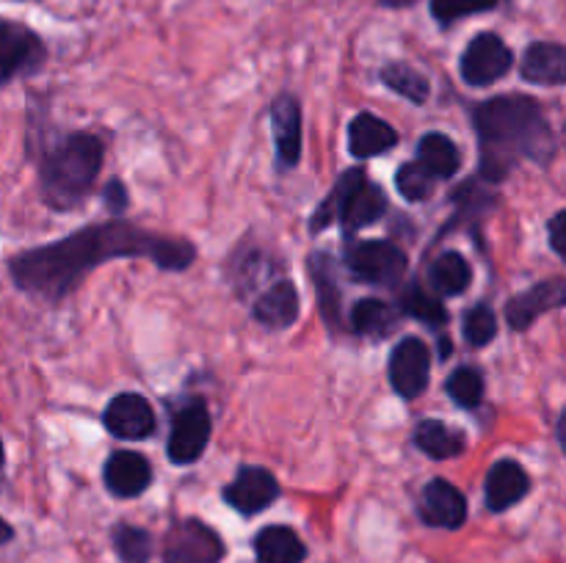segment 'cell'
<instances>
[{
    "instance_id": "7402d4cb",
    "label": "cell",
    "mask_w": 566,
    "mask_h": 563,
    "mask_svg": "<svg viewBox=\"0 0 566 563\" xmlns=\"http://www.w3.org/2000/svg\"><path fill=\"white\" fill-rule=\"evenodd\" d=\"M415 447L434 461H448L468 450V439L459 428H451L442 419H420L412 434Z\"/></svg>"
},
{
    "instance_id": "6da1fadb",
    "label": "cell",
    "mask_w": 566,
    "mask_h": 563,
    "mask_svg": "<svg viewBox=\"0 0 566 563\" xmlns=\"http://www.w3.org/2000/svg\"><path fill=\"white\" fill-rule=\"evenodd\" d=\"M127 257L149 259L164 270H186L193 265L197 248L182 237L158 235L114 219L17 254L9 259V274L22 293L55 304L70 296L97 265Z\"/></svg>"
},
{
    "instance_id": "f35d334b",
    "label": "cell",
    "mask_w": 566,
    "mask_h": 563,
    "mask_svg": "<svg viewBox=\"0 0 566 563\" xmlns=\"http://www.w3.org/2000/svg\"><path fill=\"white\" fill-rule=\"evenodd\" d=\"M3 458H6V450H3V442H0V467H3Z\"/></svg>"
},
{
    "instance_id": "ffe728a7",
    "label": "cell",
    "mask_w": 566,
    "mask_h": 563,
    "mask_svg": "<svg viewBox=\"0 0 566 563\" xmlns=\"http://www.w3.org/2000/svg\"><path fill=\"white\" fill-rule=\"evenodd\" d=\"M520 77L536 86H564L566 47L558 42H531L520 64Z\"/></svg>"
},
{
    "instance_id": "9a60e30c",
    "label": "cell",
    "mask_w": 566,
    "mask_h": 563,
    "mask_svg": "<svg viewBox=\"0 0 566 563\" xmlns=\"http://www.w3.org/2000/svg\"><path fill=\"white\" fill-rule=\"evenodd\" d=\"M271 132H274L276 163L296 169L302 160V105L293 94H280L271 105Z\"/></svg>"
},
{
    "instance_id": "cb8c5ba5",
    "label": "cell",
    "mask_w": 566,
    "mask_h": 563,
    "mask_svg": "<svg viewBox=\"0 0 566 563\" xmlns=\"http://www.w3.org/2000/svg\"><path fill=\"white\" fill-rule=\"evenodd\" d=\"M418 163L426 166L437 180H451L462 169V149L446 132H426L418 144Z\"/></svg>"
},
{
    "instance_id": "7a4b0ae2",
    "label": "cell",
    "mask_w": 566,
    "mask_h": 563,
    "mask_svg": "<svg viewBox=\"0 0 566 563\" xmlns=\"http://www.w3.org/2000/svg\"><path fill=\"white\" fill-rule=\"evenodd\" d=\"M475 138L481 147V174L497 182L517 160L551 166L558 152L556 132L542 103L528 94H501L473 108Z\"/></svg>"
},
{
    "instance_id": "5b68a950",
    "label": "cell",
    "mask_w": 566,
    "mask_h": 563,
    "mask_svg": "<svg viewBox=\"0 0 566 563\" xmlns=\"http://www.w3.org/2000/svg\"><path fill=\"white\" fill-rule=\"evenodd\" d=\"M346 268L363 285L396 287L407 276L409 257L392 241H352L346 246Z\"/></svg>"
},
{
    "instance_id": "d590c367",
    "label": "cell",
    "mask_w": 566,
    "mask_h": 563,
    "mask_svg": "<svg viewBox=\"0 0 566 563\" xmlns=\"http://www.w3.org/2000/svg\"><path fill=\"white\" fill-rule=\"evenodd\" d=\"M11 539H14V528L6 519H0V544H9Z\"/></svg>"
},
{
    "instance_id": "2e32d148",
    "label": "cell",
    "mask_w": 566,
    "mask_h": 563,
    "mask_svg": "<svg viewBox=\"0 0 566 563\" xmlns=\"http://www.w3.org/2000/svg\"><path fill=\"white\" fill-rule=\"evenodd\" d=\"M531 491V478L523 469V464H517L514 458H501V461L492 464V469L486 472L484 484V500L486 508L492 513H503L509 508H514L517 502H523Z\"/></svg>"
},
{
    "instance_id": "f1b7e54d",
    "label": "cell",
    "mask_w": 566,
    "mask_h": 563,
    "mask_svg": "<svg viewBox=\"0 0 566 563\" xmlns=\"http://www.w3.org/2000/svg\"><path fill=\"white\" fill-rule=\"evenodd\" d=\"M446 392L457 406L479 408L484 401V373L473 364H462L446 381Z\"/></svg>"
},
{
    "instance_id": "7c38bea8",
    "label": "cell",
    "mask_w": 566,
    "mask_h": 563,
    "mask_svg": "<svg viewBox=\"0 0 566 563\" xmlns=\"http://www.w3.org/2000/svg\"><path fill=\"white\" fill-rule=\"evenodd\" d=\"M103 423L108 428V434H114L116 439L142 442L155 434L158 419H155L153 403L147 397L138 395V392H119L105 406Z\"/></svg>"
},
{
    "instance_id": "ac0fdd59",
    "label": "cell",
    "mask_w": 566,
    "mask_h": 563,
    "mask_svg": "<svg viewBox=\"0 0 566 563\" xmlns=\"http://www.w3.org/2000/svg\"><path fill=\"white\" fill-rule=\"evenodd\" d=\"M398 147V130L390 121L379 119L376 114H359L354 116L348 125V152L359 160L379 158V155L390 152Z\"/></svg>"
},
{
    "instance_id": "9c48e42d",
    "label": "cell",
    "mask_w": 566,
    "mask_h": 563,
    "mask_svg": "<svg viewBox=\"0 0 566 563\" xmlns=\"http://www.w3.org/2000/svg\"><path fill=\"white\" fill-rule=\"evenodd\" d=\"M514 66V53L506 42H503L497 33L484 31L479 36L470 39V44L462 53V81L468 86H492L501 77L509 75V70Z\"/></svg>"
},
{
    "instance_id": "3957f363",
    "label": "cell",
    "mask_w": 566,
    "mask_h": 563,
    "mask_svg": "<svg viewBox=\"0 0 566 563\" xmlns=\"http://www.w3.org/2000/svg\"><path fill=\"white\" fill-rule=\"evenodd\" d=\"M105 149L94 132H66L39 160V191L48 208L72 210L88 196L103 169Z\"/></svg>"
},
{
    "instance_id": "1f68e13d",
    "label": "cell",
    "mask_w": 566,
    "mask_h": 563,
    "mask_svg": "<svg viewBox=\"0 0 566 563\" xmlns=\"http://www.w3.org/2000/svg\"><path fill=\"white\" fill-rule=\"evenodd\" d=\"M501 3H506V0H431L429 9L431 17H434L442 28H448L453 25V22L464 20V17L484 14V11L497 9Z\"/></svg>"
},
{
    "instance_id": "d6a6232c",
    "label": "cell",
    "mask_w": 566,
    "mask_h": 563,
    "mask_svg": "<svg viewBox=\"0 0 566 563\" xmlns=\"http://www.w3.org/2000/svg\"><path fill=\"white\" fill-rule=\"evenodd\" d=\"M462 334L464 340H468V346L473 348L490 346L497 334V315L492 312L486 304H479V307H473L468 315H464Z\"/></svg>"
},
{
    "instance_id": "4fadbf2b",
    "label": "cell",
    "mask_w": 566,
    "mask_h": 563,
    "mask_svg": "<svg viewBox=\"0 0 566 563\" xmlns=\"http://www.w3.org/2000/svg\"><path fill=\"white\" fill-rule=\"evenodd\" d=\"M418 511L429 528L459 530L468 522V497L451 480L434 478L426 484Z\"/></svg>"
},
{
    "instance_id": "f546056e",
    "label": "cell",
    "mask_w": 566,
    "mask_h": 563,
    "mask_svg": "<svg viewBox=\"0 0 566 563\" xmlns=\"http://www.w3.org/2000/svg\"><path fill=\"white\" fill-rule=\"evenodd\" d=\"M111 541H114L116 555L125 563H147L153 555V535L136 524L119 522L111 530Z\"/></svg>"
},
{
    "instance_id": "836d02e7",
    "label": "cell",
    "mask_w": 566,
    "mask_h": 563,
    "mask_svg": "<svg viewBox=\"0 0 566 563\" xmlns=\"http://www.w3.org/2000/svg\"><path fill=\"white\" fill-rule=\"evenodd\" d=\"M103 202L105 208H108L111 215H122L127 210V204H130V196H127V185L122 180H108L103 188Z\"/></svg>"
},
{
    "instance_id": "74e56055",
    "label": "cell",
    "mask_w": 566,
    "mask_h": 563,
    "mask_svg": "<svg viewBox=\"0 0 566 563\" xmlns=\"http://www.w3.org/2000/svg\"><path fill=\"white\" fill-rule=\"evenodd\" d=\"M440 357L442 359L451 357V340H446V337H442V340H440Z\"/></svg>"
},
{
    "instance_id": "e575fe53",
    "label": "cell",
    "mask_w": 566,
    "mask_h": 563,
    "mask_svg": "<svg viewBox=\"0 0 566 563\" xmlns=\"http://www.w3.org/2000/svg\"><path fill=\"white\" fill-rule=\"evenodd\" d=\"M564 210H558L551 221H547V232H551V246L558 257H564V246H562V237H564Z\"/></svg>"
},
{
    "instance_id": "44dd1931",
    "label": "cell",
    "mask_w": 566,
    "mask_h": 563,
    "mask_svg": "<svg viewBox=\"0 0 566 563\" xmlns=\"http://www.w3.org/2000/svg\"><path fill=\"white\" fill-rule=\"evenodd\" d=\"M254 561L258 563H304L307 544L287 524H269L254 535Z\"/></svg>"
},
{
    "instance_id": "8992f818",
    "label": "cell",
    "mask_w": 566,
    "mask_h": 563,
    "mask_svg": "<svg viewBox=\"0 0 566 563\" xmlns=\"http://www.w3.org/2000/svg\"><path fill=\"white\" fill-rule=\"evenodd\" d=\"M210 431V408L205 403V397H191L186 406L177 408L175 419H171V434L166 442V456L177 467H188V464H197L202 458V453L208 450Z\"/></svg>"
},
{
    "instance_id": "52a82bcc",
    "label": "cell",
    "mask_w": 566,
    "mask_h": 563,
    "mask_svg": "<svg viewBox=\"0 0 566 563\" xmlns=\"http://www.w3.org/2000/svg\"><path fill=\"white\" fill-rule=\"evenodd\" d=\"M48 59L42 36L22 22L0 20V86L14 77L33 75Z\"/></svg>"
},
{
    "instance_id": "d6986e66",
    "label": "cell",
    "mask_w": 566,
    "mask_h": 563,
    "mask_svg": "<svg viewBox=\"0 0 566 563\" xmlns=\"http://www.w3.org/2000/svg\"><path fill=\"white\" fill-rule=\"evenodd\" d=\"M298 290L291 279H276L258 301L252 304V318L265 329H291L298 320Z\"/></svg>"
},
{
    "instance_id": "8d00e7d4",
    "label": "cell",
    "mask_w": 566,
    "mask_h": 563,
    "mask_svg": "<svg viewBox=\"0 0 566 563\" xmlns=\"http://www.w3.org/2000/svg\"><path fill=\"white\" fill-rule=\"evenodd\" d=\"M412 3H418V0H379V6H385V9H407Z\"/></svg>"
},
{
    "instance_id": "83f0119b",
    "label": "cell",
    "mask_w": 566,
    "mask_h": 563,
    "mask_svg": "<svg viewBox=\"0 0 566 563\" xmlns=\"http://www.w3.org/2000/svg\"><path fill=\"white\" fill-rule=\"evenodd\" d=\"M398 309L409 318L420 320V323H429V326H442L448 320V309L434 293H429L426 287H420L418 282L403 287L401 293V301H398Z\"/></svg>"
},
{
    "instance_id": "d4e9b609",
    "label": "cell",
    "mask_w": 566,
    "mask_h": 563,
    "mask_svg": "<svg viewBox=\"0 0 566 563\" xmlns=\"http://www.w3.org/2000/svg\"><path fill=\"white\" fill-rule=\"evenodd\" d=\"M429 285L437 296H462L473 285V268L459 252H442L429 265Z\"/></svg>"
},
{
    "instance_id": "ba28073f",
    "label": "cell",
    "mask_w": 566,
    "mask_h": 563,
    "mask_svg": "<svg viewBox=\"0 0 566 563\" xmlns=\"http://www.w3.org/2000/svg\"><path fill=\"white\" fill-rule=\"evenodd\" d=\"M224 541L202 519H180L164 539V563H221Z\"/></svg>"
},
{
    "instance_id": "e0dca14e",
    "label": "cell",
    "mask_w": 566,
    "mask_h": 563,
    "mask_svg": "<svg viewBox=\"0 0 566 563\" xmlns=\"http://www.w3.org/2000/svg\"><path fill=\"white\" fill-rule=\"evenodd\" d=\"M103 480L111 495L122 497V500H130V497L144 495L149 489V484H153V467H149V461L142 453H111L103 469Z\"/></svg>"
},
{
    "instance_id": "5bb4252c",
    "label": "cell",
    "mask_w": 566,
    "mask_h": 563,
    "mask_svg": "<svg viewBox=\"0 0 566 563\" xmlns=\"http://www.w3.org/2000/svg\"><path fill=\"white\" fill-rule=\"evenodd\" d=\"M564 304H566V282L562 276L536 282L534 287H528V290L509 298L506 320L514 331H525L534 326V320L539 318V315L551 312V309H562Z\"/></svg>"
},
{
    "instance_id": "277c9868",
    "label": "cell",
    "mask_w": 566,
    "mask_h": 563,
    "mask_svg": "<svg viewBox=\"0 0 566 563\" xmlns=\"http://www.w3.org/2000/svg\"><path fill=\"white\" fill-rule=\"evenodd\" d=\"M385 213V191H381L376 182H370L363 169L354 166V169H346L337 177L329 196L315 208L313 219H310V232H321L329 224H335V221H340L343 232H346V235H354V232L376 224Z\"/></svg>"
},
{
    "instance_id": "30bf717a",
    "label": "cell",
    "mask_w": 566,
    "mask_h": 563,
    "mask_svg": "<svg viewBox=\"0 0 566 563\" xmlns=\"http://www.w3.org/2000/svg\"><path fill=\"white\" fill-rule=\"evenodd\" d=\"M280 495L282 489L274 472L265 467H254V464H243L235 472V478L221 491L227 506L235 508L241 517H254V513L269 511L280 500Z\"/></svg>"
},
{
    "instance_id": "484cf974",
    "label": "cell",
    "mask_w": 566,
    "mask_h": 563,
    "mask_svg": "<svg viewBox=\"0 0 566 563\" xmlns=\"http://www.w3.org/2000/svg\"><path fill=\"white\" fill-rule=\"evenodd\" d=\"M348 320H352L354 334L381 340V337H387L398 326V312L390 304L381 301V298H363V301L354 304Z\"/></svg>"
},
{
    "instance_id": "4316f807",
    "label": "cell",
    "mask_w": 566,
    "mask_h": 563,
    "mask_svg": "<svg viewBox=\"0 0 566 563\" xmlns=\"http://www.w3.org/2000/svg\"><path fill=\"white\" fill-rule=\"evenodd\" d=\"M379 77L390 92H396L398 97L409 99L415 105H423L431 94L429 77L415 70V66L401 64V61H390L387 66H381Z\"/></svg>"
},
{
    "instance_id": "603a6c76",
    "label": "cell",
    "mask_w": 566,
    "mask_h": 563,
    "mask_svg": "<svg viewBox=\"0 0 566 563\" xmlns=\"http://www.w3.org/2000/svg\"><path fill=\"white\" fill-rule=\"evenodd\" d=\"M310 276H313L315 296H318L321 315H324V323L332 331H337L343 326V312H340V287H337L335 268H332V259L326 254L315 252L310 257Z\"/></svg>"
},
{
    "instance_id": "8fae6325",
    "label": "cell",
    "mask_w": 566,
    "mask_h": 563,
    "mask_svg": "<svg viewBox=\"0 0 566 563\" xmlns=\"http://www.w3.org/2000/svg\"><path fill=\"white\" fill-rule=\"evenodd\" d=\"M387 375H390L392 390L401 397L412 401L420 397L429 386L431 379V351L420 337H403L396 342L387 362Z\"/></svg>"
},
{
    "instance_id": "4dcf8cb0",
    "label": "cell",
    "mask_w": 566,
    "mask_h": 563,
    "mask_svg": "<svg viewBox=\"0 0 566 563\" xmlns=\"http://www.w3.org/2000/svg\"><path fill=\"white\" fill-rule=\"evenodd\" d=\"M396 188L407 202H426L437 191V177L418 160H409L396 171Z\"/></svg>"
}]
</instances>
